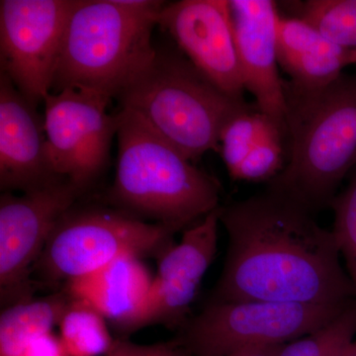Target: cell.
I'll list each match as a JSON object with an SVG mask.
<instances>
[{"mask_svg":"<svg viewBox=\"0 0 356 356\" xmlns=\"http://www.w3.org/2000/svg\"><path fill=\"white\" fill-rule=\"evenodd\" d=\"M273 187L220 208L228 235L209 302L271 301L348 306L355 288L332 231Z\"/></svg>","mask_w":356,"mask_h":356,"instance_id":"obj_1","label":"cell"},{"mask_svg":"<svg viewBox=\"0 0 356 356\" xmlns=\"http://www.w3.org/2000/svg\"><path fill=\"white\" fill-rule=\"evenodd\" d=\"M118 159L108 201L114 208L173 231L220 207L221 185L137 114L119 110Z\"/></svg>","mask_w":356,"mask_h":356,"instance_id":"obj_2","label":"cell"},{"mask_svg":"<svg viewBox=\"0 0 356 356\" xmlns=\"http://www.w3.org/2000/svg\"><path fill=\"white\" fill-rule=\"evenodd\" d=\"M285 89L287 161L268 186L316 214L356 168V74L317 90Z\"/></svg>","mask_w":356,"mask_h":356,"instance_id":"obj_3","label":"cell"},{"mask_svg":"<svg viewBox=\"0 0 356 356\" xmlns=\"http://www.w3.org/2000/svg\"><path fill=\"white\" fill-rule=\"evenodd\" d=\"M165 2L76 0L65 28L53 88L83 89L112 99L156 57L152 36Z\"/></svg>","mask_w":356,"mask_h":356,"instance_id":"obj_4","label":"cell"},{"mask_svg":"<svg viewBox=\"0 0 356 356\" xmlns=\"http://www.w3.org/2000/svg\"><path fill=\"white\" fill-rule=\"evenodd\" d=\"M117 99L193 163L219 152L224 126L250 109L211 83L181 51L170 49H156L153 62Z\"/></svg>","mask_w":356,"mask_h":356,"instance_id":"obj_5","label":"cell"},{"mask_svg":"<svg viewBox=\"0 0 356 356\" xmlns=\"http://www.w3.org/2000/svg\"><path fill=\"white\" fill-rule=\"evenodd\" d=\"M175 234L116 208L74 205L54 229L33 275L51 286L83 278L125 255L158 259L175 245Z\"/></svg>","mask_w":356,"mask_h":356,"instance_id":"obj_6","label":"cell"},{"mask_svg":"<svg viewBox=\"0 0 356 356\" xmlns=\"http://www.w3.org/2000/svg\"><path fill=\"white\" fill-rule=\"evenodd\" d=\"M350 305L208 302L200 313L185 321L173 339L192 356H229L245 348L290 343L316 331Z\"/></svg>","mask_w":356,"mask_h":356,"instance_id":"obj_7","label":"cell"},{"mask_svg":"<svg viewBox=\"0 0 356 356\" xmlns=\"http://www.w3.org/2000/svg\"><path fill=\"white\" fill-rule=\"evenodd\" d=\"M111 99L83 89L65 88L44 99L47 152L54 172L83 193L108 163L119 112L107 111Z\"/></svg>","mask_w":356,"mask_h":356,"instance_id":"obj_8","label":"cell"},{"mask_svg":"<svg viewBox=\"0 0 356 356\" xmlns=\"http://www.w3.org/2000/svg\"><path fill=\"white\" fill-rule=\"evenodd\" d=\"M81 192L60 178L41 188L0 196V300L3 308L33 298L34 267L60 218Z\"/></svg>","mask_w":356,"mask_h":356,"instance_id":"obj_9","label":"cell"},{"mask_svg":"<svg viewBox=\"0 0 356 356\" xmlns=\"http://www.w3.org/2000/svg\"><path fill=\"white\" fill-rule=\"evenodd\" d=\"M76 0H1L0 72L38 107L51 93Z\"/></svg>","mask_w":356,"mask_h":356,"instance_id":"obj_10","label":"cell"},{"mask_svg":"<svg viewBox=\"0 0 356 356\" xmlns=\"http://www.w3.org/2000/svg\"><path fill=\"white\" fill-rule=\"evenodd\" d=\"M158 25L178 50L222 92L245 102L229 0H180L165 3Z\"/></svg>","mask_w":356,"mask_h":356,"instance_id":"obj_11","label":"cell"},{"mask_svg":"<svg viewBox=\"0 0 356 356\" xmlns=\"http://www.w3.org/2000/svg\"><path fill=\"white\" fill-rule=\"evenodd\" d=\"M220 206L185 229L178 243L158 259V271L133 332L147 325L179 329L189 318L199 288L218 248Z\"/></svg>","mask_w":356,"mask_h":356,"instance_id":"obj_12","label":"cell"},{"mask_svg":"<svg viewBox=\"0 0 356 356\" xmlns=\"http://www.w3.org/2000/svg\"><path fill=\"white\" fill-rule=\"evenodd\" d=\"M229 7L245 90L254 95L257 110L285 130L287 100L278 69L277 4L271 0H229Z\"/></svg>","mask_w":356,"mask_h":356,"instance_id":"obj_13","label":"cell"},{"mask_svg":"<svg viewBox=\"0 0 356 356\" xmlns=\"http://www.w3.org/2000/svg\"><path fill=\"white\" fill-rule=\"evenodd\" d=\"M60 178L49 161L44 117L0 72V188L23 193Z\"/></svg>","mask_w":356,"mask_h":356,"instance_id":"obj_14","label":"cell"},{"mask_svg":"<svg viewBox=\"0 0 356 356\" xmlns=\"http://www.w3.org/2000/svg\"><path fill=\"white\" fill-rule=\"evenodd\" d=\"M153 280L143 259L125 255L67 283L65 290L99 312L117 332L131 334Z\"/></svg>","mask_w":356,"mask_h":356,"instance_id":"obj_15","label":"cell"},{"mask_svg":"<svg viewBox=\"0 0 356 356\" xmlns=\"http://www.w3.org/2000/svg\"><path fill=\"white\" fill-rule=\"evenodd\" d=\"M277 51L280 67L291 79L287 86L300 91L325 88L356 64V51L334 44L295 16L280 14Z\"/></svg>","mask_w":356,"mask_h":356,"instance_id":"obj_16","label":"cell"},{"mask_svg":"<svg viewBox=\"0 0 356 356\" xmlns=\"http://www.w3.org/2000/svg\"><path fill=\"white\" fill-rule=\"evenodd\" d=\"M67 290L4 308L0 316V356H25L40 337L53 332L70 305Z\"/></svg>","mask_w":356,"mask_h":356,"instance_id":"obj_17","label":"cell"},{"mask_svg":"<svg viewBox=\"0 0 356 356\" xmlns=\"http://www.w3.org/2000/svg\"><path fill=\"white\" fill-rule=\"evenodd\" d=\"M106 321L92 306L72 295L70 305L58 325L60 341L67 355H106L114 341Z\"/></svg>","mask_w":356,"mask_h":356,"instance_id":"obj_18","label":"cell"},{"mask_svg":"<svg viewBox=\"0 0 356 356\" xmlns=\"http://www.w3.org/2000/svg\"><path fill=\"white\" fill-rule=\"evenodd\" d=\"M276 129L285 132L273 118L250 108L236 115L224 126L220 134L219 153L229 177L235 175L259 140Z\"/></svg>","mask_w":356,"mask_h":356,"instance_id":"obj_19","label":"cell"},{"mask_svg":"<svg viewBox=\"0 0 356 356\" xmlns=\"http://www.w3.org/2000/svg\"><path fill=\"white\" fill-rule=\"evenodd\" d=\"M298 4L295 17L334 44L356 51V0H308Z\"/></svg>","mask_w":356,"mask_h":356,"instance_id":"obj_20","label":"cell"},{"mask_svg":"<svg viewBox=\"0 0 356 356\" xmlns=\"http://www.w3.org/2000/svg\"><path fill=\"white\" fill-rule=\"evenodd\" d=\"M355 337L356 300L316 331L281 346L277 356H343Z\"/></svg>","mask_w":356,"mask_h":356,"instance_id":"obj_21","label":"cell"},{"mask_svg":"<svg viewBox=\"0 0 356 356\" xmlns=\"http://www.w3.org/2000/svg\"><path fill=\"white\" fill-rule=\"evenodd\" d=\"M330 207L334 216L331 231L356 291V168L350 173L346 188L337 194Z\"/></svg>","mask_w":356,"mask_h":356,"instance_id":"obj_22","label":"cell"},{"mask_svg":"<svg viewBox=\"0 0 356 356\" xmlns=\"http://www.w3.org/2000/svg\"><path fill=\"white\" fill-rule=\"evenodd\" d=\"M284 138L285 132L281 129L268 134L252 149L232 178L240 181L270 182L277 177L286 165Z\"/></svg>","mask_w":356,"mask_h":356,"instance_id":"obj_23","label":"cell"},{"mask_svg":"<svg viewBox=\"0 0 356 356\" xmlns=\"http://www.w3.org/2000/svg\"><path fill=\"white\" fill-rule=\"evenodd\" d=\"M104 356H192L175 339L154 344H138L125 339H114Z\"/></svg>","mask_w":356,"mask_h":356,"instance_id":"obj_24","label":"cell"},{"mask_svg":"<svg viewBox=\"0 0 356 356\" xmlns=\"http://www.w3.org/2000/svg\"><path fill=\"white\" fill-rule=\"evenodd\" d=\"M25 356H69L60 337L54 332L40 337L30 346Z\"/></svg>","mask_w":356,"mask_h":356,"instance_id":"obj_25","label":"cell"},{"mask_svg":"<svg viewBox=\"0 0 356 356\" xmlns=\"http://www.w3.org/2000/svg\"><path fill=\"white\" fill-rule=\"evenodd\" d=\"M283 346V344H281ZM281 346H257L236 351L229 356H277Z\"/></svg>","mask_w":356,"mask_h":356,"instance_id":"obj_26","label":"cell"},{"mask_svg":"<svg viewBox=\"0 0 356 356\" xmlns=\"http://www.w3.org/2000/svg\"><path fill=\"white\" fill-rule=\"evenodd\" d=\"M343 356H356V339L353 343L346 348Z\"/></svg>","mask_w":356,"mask_h":356,"instance_id":"obj_27","label":"cell"}]
</instances>
